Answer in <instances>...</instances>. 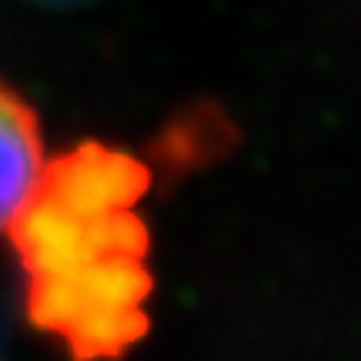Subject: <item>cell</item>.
I'll list each match as a JSON object with an SVG mask.
<instances>
[{
  "label": "cell",
  "instance_id": "cell-4",
  "mask_svg": "<svg viewBox=\"0 0 361 361\" xmlns=\"http://www.w3.org/2000/svg\"><path fill=\"white\" fill-rule=\"evenodd\" d=\"M44 161L37 111L0 80V234H7L11 221L30 197Z\"/></svg>",
  "mask_w": 361,
  "mask_h": 361
},
{
  "label": "cell",
  "instance_id": "cell-3",
  "mask_svg": "<svg viewBox=\"0 0 361 361\" xmlns=\"http://www.w3.org/2000/svg\"><path fill=\"white\" fill-rule=\"evenodd\" d=\"M151 188V168L141 157L101 141H84L54 161H44L34 191L78 211L134 207Z\"/></svg>",
  "mask_w": 361,
  "mask_h": 361
},
{
  "label": "cell",
  "instance_id": "cell-1",
  "mask_svg": "<svg viewBox=\"0 0 361 361\" xmlns=\"http://www.w3.org/2000/svg\"><path fill=\"white\" fill-rule=\"evenodd\" d=\"M27 318L74 358H117L151 331L147 258H97L64 271L27 274Z\"/></svg>",
  "mask_w": 361,
  "mask_h": 361
},
{
  "label": "cell",
  "instance_id": "cell-2",
  "mask_svg": "<svg viewBox=\"0 0 361 361\" xmlns=\"http://www.w3.org/2000/svg\"><path fill=\"white\" fill-rule=\"evenodd\" d=\"M7 234L27 274L64 271L97 258L151 255V228L144 218L134 214V207L78 211L37 191H30Z\"/></svg>",
  "mask_w": 361,
  "mask_h": 361
},
{
  "label": "cell",
  "instance_id": "cell-5",
  "mask_svg": "<svg viewBox=\"0 0 361 361\" xmlns=\"http://www.w3.org/2000/svg\"><path fill=\"white\" fill-rule=\"evenodd\" d=\"M40 7H78V4H90V0H30Z\"/></svg>",
  "mask_w": 361,
  "mask_h": 361
}]
</instances>
